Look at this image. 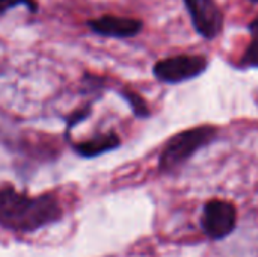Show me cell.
<instances>
[{
	"instance_id": "1",
	"label": "cell",
	"mask_w": 258,
	"mask_h": 257,
	"mask_svg": "<svg viewBox=\"0 0 258 257\" xmlns=\"http://www.w3.org/2000/svg\"><path fill=\"white\" fill-rule=\"evenodd\" d=\"M62 218L53 195L29 197L12 188L0 189V226L14 232H35Z\"/></svg>"
},
{
	"instance_id": "2",
	"label": "cell",
	"mask_w": 258,
	"mask_h": 257,
	"mask_svg": "<svg viewBox=\"0 0 258 257\" xmlns=\"http://www.w3.org/2000/svg\"><path fill=\"white\" fill-rule=\"evenodd\" d=\"M216 136L213 126H200L184 130L172 136L159 159V168L162 173H171L189 161L200 148L207 145Z\"/></svg>"
},
{
	"instance_id": "3",
	"label": "cell",
	"mask_w": 258,
	"mask_h": 257,
	"mask_svg": "<svg viewBox=\"0 0 258 257\" xmlns=\"http://www.w3.org/2000/svg\"><path fill=\"white\" fill-rule=\"evenodd\" d=\"M237 224L236 208L224 200H210L206 203L201 215V229L207 238L221 241L230 236Z\"/></svg>"
},
{
	"instance_id": "4",
	"label": "cell",
	"mask_w": 258,
	"mask_h": 257,
	"mask_svg": "<svg viewBox=\"0 0 258 257\" xmlns=\"http://www.w3.org/2000/svg\"><path fill=\"white\" fill-rule=\"evenodd\" d=\"M207 68L204 56H172L159 61L154 65V74L159 80L166 83H180L200 76Z\"/></svg>"
},
{
	"instance_id": "5",
	"label": "cell",
	"mask_w": 258,
	"mask_h": 257,
	"mask_svg": "<svg viewBox=\"0 0 258 257\" xmlns=\"http://www.w3.org/2000/svg\"><path fill=\"white\" fill-rule=\"evenodd\" d=\"M195 29L207 39H213L222 29L224 17L215 0H184Z\"/></svg>"
},
{
	"instance_id": "6",
	"label": "cell",
	"mask_w": 258,
	"mask_h": 257,
	"mask_svg": "<svg viewBox=\"0 0 258 257\" xmlns=\"http://www.w3.org/2000/svg\"><path fill=\"white\" fill-rule=\"evenodd\" d=\"M88 26L98 35L112 36V38H130L141 32L142 21L127 17L116 15H103L94 18L88 23Z\"/></svg>"
},
{
	"instance_id": "7",
	"label": "cell",
	"mask_w": 258,
	"mask_h": 257,
	"mask_svg": "<svg viewBox=\"0 0 258 257\" xmlns=\"http://www.w3.org/2000/svg\"><path fill=\"white\" fill-rule=\"evenodd\" d=\"M119 145V138L115 133H104L89 141L74 144V150L83 158H95L106 151L115 150Z\"/></svg>"
},
{
	"instance_id": "8",
	"label": "cell",
	"mask_w": 258,
	"mask_h": 257,
	"mask_svg": "<svg viewBox=\"0 0 258 257\" xmlns=\"http://www.w3.org/2000/svg\"><path fill=\"white\" fill-rule=\"evenodd\" d=\"M122 95L127 100V103L132 106V109H133V112H135L136 117L144 118V117H148L150 115L148 106L145 105V101L142 100L141 95H138L136 92H132V91H125V92H122Z\"/></svg>"
},
{
	"instance_id": "9",
	"label": "cell",
	"mask_w": 258,
	"mask_h": 257,
	"mask_svg": "<svg viewBox=\"0 0 258 257\" xmlns=\"http://www.w3.org/2000/svg\"><path fill=\"white\" fill-rule=\"evenodd\" d=\"M20 5L27 6L29 11H32V12L36 11V8H38V5H36L35 0H0V14L6 12V11L11 9V8L20 6Z\"/></svg>"
},
{
	"instance_id": "10",
	"label": "cell",
	"mask_w": 258,
	"mask_h": 257,
	"mask_svg": "<svg viewBox=\"0 0 258 257\" xmlns=\"http://www.w3.org/2000/svg\"><path fill=\"white\" fill-rule=\"evenodd\" d=\"M243 64L251 65V67H258V38H254V41L248 47L243 56Z\"/></svg>"
},
{
	"instance_id": "11",
	"label": "cell",
	"mask_w": 258,
	"mask_h": 257,
	"mask_svg": "<svg viewBox=\"0 0 258 257\" xmlns=\"http://www.w3.org/2000/svg\"><path fill=\"white\" fill-rule=\"evenodd\" d=\"M249 30H251V33L254 35V38H258V17L249 24Z\"/></svg>"
},
{
	"instance_id": "12",
	"label": "cell",
	"mask_w": 258,
	"mask_h": 257,
	"mask_svg": "<svg viewBox=\"0 0 258 257\" xmlns=\"http://www.w3.org/2000/svg\"><path fill=\"white\" fill-rule=\"evenodd\" d=\"M252 2H258V0H252Z\"/></svg>"
}]
</instances>
